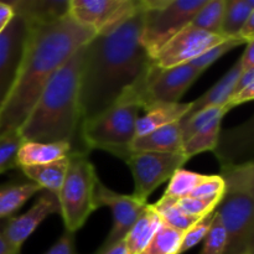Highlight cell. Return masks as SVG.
Masks as SVG:
<instances>
[{"label": "cell", "mask_w": 254, "mask_h": 254, "mask_svg": "<svg viewBox=\"0 0 254 254\" xmlns=\"http://www.w3.org/2000/svg\"><path fill=\"white\" fill-rule=\"evenodd\" d=\"M183 236V232L161 223L143 254H178Z\"/></svg>", "instance_id": "28"}, {"label": "cell", "mask_w": 254, "mask_h": 254, "mask_svg": "<svg viewBox=\"0 0 254 254\" xmlns=\"http://www.w3.org/2000/svg\"><path fill=\"white\" fill-rule=\"evenodd\" d=\"M96 35L67 16L30 26L16 78L0 107V134L17 130L55 72Z\"/></svg>", "instance_id": "2"}, {"label": "cell", "mask_w": 254, "mask_h": 254, "mask_svg": "<svg viewBox=\"0 0 254 254\" xmlns=\"http://www.w3.org/2000/svg\"><path fill=\"white\" fill-rule=\"evenodd\" d=\"M46 254H78L74 247L73 233H69L64 231L59 241L47 251Z\"/></svg>", "instance_id": "38"}, {"label": "cell", "mask_w": 254, "mask_h": 254, "mask_svg": "<svg viewBox=\"0 0 254 254\" xmlns=\"http://www.w3.org/2000/svg\"><path fill=\"white\" fill-rule=\"evenodd\" d=\"M225 192L215 212L227 232L225 254H254V164L221 166Z\"/></svg>", "instance_id": "4"}, {"label": "cell", "mask_w": 254, "mask_h": 254, "mask_svg": "<svg viewBox=\"0 0 254 254\" xmlns=\"http://www.w3.org/2000/svg\"><path fill=\"white\" fill-rule=\"evenodd\" d=\"M253 99H254V83L250 84V86L241 89V91L235 92V93L231 94L223 107H225L226 111L228 112L232 108H235V107L241 106V104L243 103H247V102L253 101Z\"/></svg>", "instance_id": "37"}, {"label": "cell", "mask_w": 254, "mask_h": 254, "mask_svg": "<svg viewBox=\"0 0 254 254\" xmlns=\"http://www.w3.org/2000/svg\"><path fill=\"white\" fill-rule=\"evenodd\" d=\"M144 6L111 31L96 34L83 46L79 77L81 126L111 108L126 92L144 91L153 67L140 44Z\"/></svg>", "instance_id": "1"}, {"label": "cell", "mask_w": 254, "mask_h": 254, "mask_svg": "<svg viewBox=\"0 0 254 254\" xmlns=\"http://www.w3.org/2000/svg\"><path fill=\"white\" fill-rule=\"evenodd\" d=\"M191 108L190 103H154L145 109V114L139 117L136 121V136L143 135L151 130L169 126V124L180 123L184 117Z\"/></svg>", "instance_id": "18"}, {"label": "cell", "mask_w": 254, "mask_h": 254, "mask_svg": "<svg viewBox=\"0 0 254 254\" xmlns=\"http://www.w3.org/2000/svg\"><path fill=\"white\" fill-rule=\"evenodd\" d=\"M221 198H213V200H203V198H195L186 196L176 200L178 207L183 211L185 215L191 216L195 218H202L210 215L220 203Z\"/></svg>", "instance_id": "34"}, {"label": "cell", "mask_w": 254, "mask_h": 254, "mask_svg": "<svg viewBox=\"0 0 254 254\" xmlns=\"http://www.w3.org/2000/svg\"><path fill=\"white\" fill-rule=\"evenodd\" d=\"M161 223L163 222H161L160 217L154 211L151 205H146L140 217L136 220V222L134 223L133 227L124 238L128 253L143 254Z\"/></svg>", "instance_id": "21"}, {"label": "cell", "mask_w": 254, "mask_h": 254, "mask_svg": "<svg viewBox=\"0 0 254 254\" xmlns=\"http://www.w3.org/2000/svg\"><path fill=\"white\" fill-rule=\"evenodd\" d=\"M22 144L19 130L0 134V174L6 173L17 165V151Z\"/></svg>", "instance_id": "31"}, {"label": "cell", "mask_w": 254, "mask_h": 254, "mask_svg": "<svg viewBox=\"0 0 254 254\" xmlns=\"http://www.w3.org/2000/svg\"><path fill=\"white\" fill-rule=\"evenodd\" d=\"M94 166L87 158L86 150H73L68 158V168L57 197L60 215L66 232L76 233L97 210Z\"/></svg>", "instance_id": "6"}, {"label": "cell", "mask_w": 254, "mask_h": 254, "mask_svg": "<svg viewBox=\"0 0 254 254\" xmlns=\"http://www.w3.org/2000/svg\"><path fill=\"white\" fill-rule=\"evenodd\" d=\"M180 123L169 124L134 138L130 144L133 151H151V153H183Z\"/></svg>", "instance_id": "17"}, {"label": "cell", "mask_w": 254, "mask_h": 254, "mask_svg": "<svg viewBox=\"0 0 254 254\" xmlns=\"http://www.w3.org/2000/svg\"><path fill=\"white\" fill-rule=\"evenodd\" d=\"M241 64H242L243 71L245 69L254 68V42H248L246 44L245 52L242 54L240 59Z\"/></svg>", "instance_id": "40"}, {"label": "cell", "mask_w": 254, "mask_h": 254, "mask_svg": "<svg viewBox=\"0 0 254 254\" xmlns=\"http://www.w3.org/2000/svg\"><path fill=\"white\" fill-rule=\"evenodd\" d=\"M83 46L50 78L34 108L17 129L22 141L68 143L74 150L76 136L78 133L81 135L78 96Z\"/></svg>", "instance_id": "3"}, {"label": "cell", "mask_w": 254, "mask_h": 254, "mask_svg": "<svg viewBox=\"0 0 254 254\" xmlns=\"http://www.w3.org/2000/svg\"><path fill=\"white\" fill-rule=\"evenodd\" d=\"M39 191H41V188L31 181L0 185V220L10 217Z\"/></svg>", "instance_id": "23"}, {"label": "cell", "mask_w": 254, "mask_h": 254, "mask_svg": "<svg viewBox=\"0 0 254 254\" xmlns=\"http://www.w3.org/2000/svg\"><path fill=\"white\" fill-rule=\"evenodd\" d=\"M73 151L68 143H39V141H22L17 151V165H42L69 156Z\"/></svg>", "instance_id": "19"}, {"label": "cell", "mask_w": 254, "mask_h": 254, "mask_svg": "<svg viewBox=\"0 0 254 254\" xmlns=\"http://www.w3.org/2000/svg\"><path fill=\"white\" fill-rule=\"evenodd\" d=\"M203 240L205 242H203L202 250L198 254H225L226 247H227V232L216 212L210 230Z\"/></svg>", "instance_id": "33"}, {"label": "cell", "mask_w": 254, "mask_h": 254, "mask_svg": "<svg viewBox=\"0 0 254 254\" xmlns=\"http://www.w3.org/2000/svg\"><path fill=\"white\" fill-rule=\"evenodd\" d=\"M68 158L69 156H67V158L60 159V160L52 161V163L42 164V165L20 166L19 169H21L24 175L31 183H35L37 186H40L41 190L50 191V192L57 195L67 173Z\"/></svg>", "instance_id": "22"}, {"label": "cell", "mask_w": 254, "mask_h": 254, "mask_svg": "<svg viewBox=\"0 0 254 254\" xmlns=\"http://www.w3.org/2000/svg\"><path fill=\"white\" fill-rule=\"evenodd\" d=\"M96 254H129V253L126 247V242H124L123 240L121 241V242L117 243V245H114L113 247L108 248L107 251H103V252H97Z\"/></svg>", "instance_id": "42"}, {"label": "cell", "mask_w": 254, "mask_h": 254, "mask_svg": "<svg viewBox=\"0 0 254 254\" xmlns=\"http://www.w3.org/2000/svg\"><path fill=\"white\" fill-rule=\"evenodd\" d=\"M60 213V202L56 193L45 191L26 213L7 220L1 232L15 254H19L25 241L35 232L42 221L50 215Z\"/></svg>", "instance_id": "14"}, {"label": "cell", "mask_w": 254, "mask_h": 254, "mask_svg": "<svg viewBox=\"0 0 254 254\" xmlns=\"http://www.w3.org/2000/svg\"><path fill=\"white\" fill-rule=\"evenodd\" d=\"M94 197H96L97 207L107 206L111 208L112 215H113V226H112L111 232L98 251V252H103L126 238L134 223L145 210L148 203L140 201L133 195H122V193L114 192L104 184H102L99 179L96 183Z\"/></svg>", "instance_id": "11"}, {"label": "cell", "mask_w": 254, "mask_h": 254, "mask_svg": "<svg viewBox=\"0 0 254 254\" xmlns=\"http://www.w3.org/2000/svg\"><path fill=\"white\" fill-rule=\"evenodd\" d=\"M225 37L210 34L189 25L173 37L154 59L159 68H171L180 64H190L216 45L223 42Z\"/></svg>", "instance_id": "12"}, {"label": "cell", "mask_w": 254, "mask_h": 254, "mask_svg": "<svg viewBox=\"0 0 254 254\" xmlns=\"http://www.w3.org/2000/svg\"><path fill=\"white\" fill-rule=\"evenodd\" d=\"M14 16V10L7 2L0 1V32L7 26L10 20Z\"/></svg>", "instance_id": "41"}, {"label": "cell", "mask_w": 254, "mask_h": 254, "mask_svg": "<svg viewBox=\"0 0 254 254\" xmlns=\"http://www.w3.org/2000/svg\"><path fill=\"white\" fill-rule=\"evenodd\" d=\"M243 72L242 64L238 60L235 64V66L217 82L213 87H211L205 94L197 98L196 101L191 102V108L189 113L184 117L183 119L189 118L192 114L197 113V112L202 111V109L207 108V107L213 106H225L227 102L228 97L232 93L233 88H235L236 83H237L238 78H240L241 73Z\"/></svg>", "instance_id": "20"}, {"label": "cell", "mask_w": 254, "mask_h": 254, "mask_svg": "<svg viewBox=\"0 0 254 254\" xmlns=\"http://www.w3.org/2000/svg\"><path fill=\"white\" fill-rule=\"evenodd\" d=\"M134 179L133 196L146 202L149 196L189 161L184 153L133 151L124 159Z\"/></svg>", "instance_id": "8"}, {"label": "cell", "mask_w": 254, "mask_h": 254, "mask_svg": "<svg viewBox=\"0 0 254 254\" xmlns=\"http://www.w3.org/2000/svg\"><path fill=\"white\" fill-rule=\"evenodd\" d=\"M225 192V181L220 175H205L203 180L190 193V197L213 200L222 198Z\"/></svg>", "instance_id": "36"}, {"label": "cell", "mask_w": 254, "mask_h": 254, "mask_svg": "<svg viewBox=\"0 0 254 254\" xmlns=\"http://www.w3.org/2000/svg\"><path fill=\"white\" fill-rule=\"evenodd\" d=\"M151 207H153L154 211L158 213L161 222L168 225L169 227L174 228V230L179 231V232L185 233L186 231L190 230L198 220H201V218H195L191 217V216L185 215V213L178 207L176 198L168 197V196L163 195V197H161L158 202L151 205Z\"/></svg>", "instance_id": "25"}, {"label": "cell", "mask_w": 254, "mask_h": 254, "mask_svg": "<svg viewBox=\"0 0 254 254\" xmlns=\"http://www.w3.org/2000/svg\"><path fill=\"white\" fill-rule=\"evenodd\" d=\"M213 217H215V211L212 213H210V215L205 216L203 218H201V220H198L190 230H188L184 233L183 240H181L180 250H179L178 254H184L185 252H188V251L195 247L196 245H198L205 238L208 230H210V226L212 223Z\"/></svg>", "instance_id": "35"}, {"label": "cell", "mask_w": 254, "mask_h": 254, "mask_svg": "<svg viewBox=\"0 0 254 254\" xmlns=\"http://www.w3.org/2000/svg\"><path fill=\"white\" fill-rule=\"evenodd\" d=\"M141 9V0H69L68 16L96 34L111 31Z\"/></svg>", "instance_id": "9"}, {"label": "cell", "mask_w": 254, "mask_h": 254, "mask_svg": "<svg viewBox=\"0 0 254 254\" xmlns=\"http://www.w3.org/2000/svg\"><path fill=\"white\" fill-rule=\"evenodd\" d=\"M226 113H227V111H226V108L223 106H213L207 107V108L192 114L189 118L183 119L180 122L183 143L185 144L189 139L192 138L197 131H200L203 127L207 126L213 119L218 118V117H225Z\"/></svg>", "instance_id": "29"}, {"label": "cell", "mask_w": 254, "mask_h": 254, "mask_svg": "<svg viewBox=\"0 0 254 254\" xmlns=\"http://www.w3.org/2000/svg\"><path fill=\"white\" fill-rule=\"evenodd\" d=\"M0 254H15L10 248V246L7 245L6 240L1 232V228H0Z\"/></svg>", "instance_id": "43"}, {"label": "cell", "mask_w": 254, "mask_h": 254, "mask_svg": "<svg viewBox=\"0 0 254 254\" xmlns=\"http://www.w3.org/2000/svg\"><path fill=\"white\" fill-rule=\"evenodd\" d=\"M69 0H14L7 1L15 15L26 20L30 26L50 24L68 15Z\"/></svg>", "instance_id": "16"}, {"label": "cell", "mask_w": 254, "mask_h": 254, "mask_svg": "<svg viewBox=\"0 0 254 254\" xmlns=\"http://www.w3.org/2000/svg\"><path fill=\"white\" fill-rule=\"evenodd\" d=\"M238 36L248 44V42H254V12L248 16L247 21L245 22L243 27L241 29L240 35Z\"/></svg>", "instance_id": "39"}, {"label": "cell", "mask_w": 254, "mask_h": 254, "mask_svg": "<svg viewBox=\"0 0 254 254\" xmlns=\"http://www.w3.org/2000/svg\"><path fill=\"white\" fill-rule=\"evenodd\" d=\"M144 6L140 44L151 59L191 24L206 0H141Z\"/></svg>", "instance_id": "7"}, {"label": "cell", "mask_w": 254, "mask_h": 254, "mask_svg": "<svg viewBox=\"0 0 254 254\" xmlns=\"http://www.w3.org/2000/svg\"><path fill=\"white\" fill-rule=\"evenodd\" d=\"M201 74L190 64L171 68H159L154 64L144 86L143 111L154 103H179Z\"/></svg>", "instance_id": "10"}, {"label": "cell", "mask_w": 254, "mask_h": 254, "mask_svg": "<svg viewBox=\"0 0 254 254\" xmlns=\"http://www.w3.org/2000/svg\"><path fill=\"white\" fill-rule=\"evenodd\" d=\"M213 153L217 156L221 166L241 165L240 159L243 158L253 161V119L242 127L221 131Z\"/></svg>", "instance_id": "15"}, {"label": "cell", "mask_w": 254, "mask_h": 254, "mask_svg": "<svg viewBox=\"0 0 254 254\" xmlns=\"http://www.w3.org/2000/svg\"><path fill=\"white\" fill-rule=\"evenodd\" d=\"M222 118L223 117H218V118L213 119L184 144L183 153L189 160L197 154L215 150L221 133Z\"/></svg>", "instance_id": "26"}, {"label": "cell", "mask_w": 254, "mask_h": 254, "mask_svg": "<svg viewBox=\"0 0 254 254\" xmlns=\"http://www.w3.org/2000/svg\"><path fill=\"white\" fill-rule=\"evenodd\" d=\"M141 111L143 107L138 99L129 94L122 96L111 108L82 124L81 138L84 146L108 151L124 161L130 154Z\"/></svg>", "instance_id": "5"}, {"label": "cell", "mask_w": 254, "mask_h": 254, "mask_svg": "<svg viewBox=\"0 0 254 254\" xmlns=\"http://www.w3.org/2000/svg\"><path fill=\"white\" fill-rule=\"evenodd\" d=\"M203 178L205 175H201V174L188 171L185 169H179L170 178V183L164 192V196L176 198V200L186 197L195 190L196 186L203 180Z\"/></svg>", "instance_id": "30"}, {"label": "cell", "mask_w": 254, "mask_h": 254, "mask_svg": "<svg viewBox=\"0 0 254 254\" xmlns=\"http://www.w3.org/2000/svg\"><path fill=\"white\" fill-rule=\"evenodd\" d=\"M225 7L226 0H206L190 25L210 34L220 35Z\"/></svg>", "instance_id": "27"}, {"label": "cell", "mask_w": 254, "mask_h": 254, "mask_svg": "<svg viewBox=\"0 0 254 254\" xmlns=\"http://www.w3.org/2000/svg\"><path fill=\"white\" fill-rule=\"evenodd\" d=\"M254 12V0H226L220 35L225 39L240 37L241 29Z\"/></svg>", "instance_id": "24"}, {"label": "cell", "mask_w": 254, "mask_h": 254, "mask_svg": "<svg viewBox=\"0 0 254 254\" xmlns=\"http://www.w3.org/2000/svg\"><path fill=\"white\" fill-rule=\"evenodd\" d=\"M29 34L30 25L15 14L7 26L0 32V107L16 78Z\"/></svg>", "instance_id": "13"}, {"label": "cell", "mask_w": 254, "mask_h": 254, "mask_svg": "<svg viewBox=\"0 0 254 254\" xmlns=\"http://www.w3.org/2000/svg\"><path fill=\"white\" fill-rule=\"evenodd\" d=\"M246 45V42L243 41L241 37H232V39H227L225 40L221 44L216 45L213 46L212 49H210L208 51H206L205 54L201 55L200 57L195 59L193 61L190 62L191 66L193 67L195 69H197L200 73H203L208 67L211 66L212 64H215L218 59L226 55L227 52H230L231 50H233L235 47L241 46V45Z\"/></svg>", "instance_id": "32"}]
</instances>
